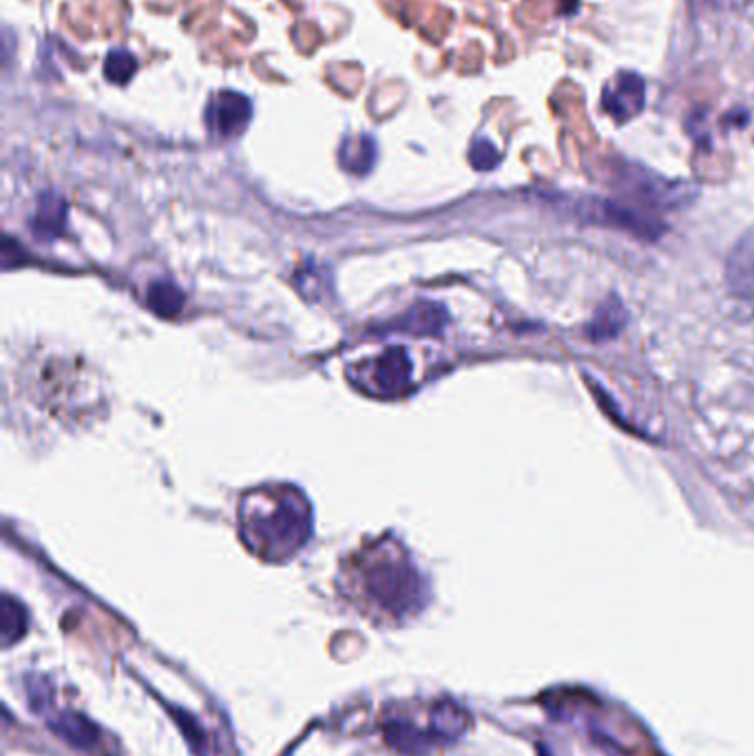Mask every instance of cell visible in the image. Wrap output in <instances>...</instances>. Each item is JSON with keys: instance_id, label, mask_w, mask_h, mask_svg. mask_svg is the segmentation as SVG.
I'll return each instance as SVG.
<instances>
[{"instance_id": "cell-1", "label": "cell", "mask_w": 754, "mask_h": 756, "mask_svg": "<svg viewBox=\"0 0 754 756\" xmlns=\"http://www.w3.org/2000/svg\"><path fill=\"white\" fill-rule=\"evenodd\" d=\"M341 591L376 622L398 624L425 606V582L400 542L363 544L341 565Z\"/></svg>"}, {"instance_id": "cell-2", "label": "cell", "mask_w": 754, "mask_h": 756, "mask_svg": "<svg viewBox=\"0 0 754 756\" xmlns=\"http://www.w3.org/2000/svg\"><path fill=\"white\" fill-rule=\"evenodd\" d=\"M244 546L263 562L295 558L312 535V507L295 485H263L244 494L237 509Z\"/></svg>"}, {"instance_id": "cell-3", "label": "cell", "mask_w": 754, "mask_h": 756, "mask_svg": "<svg viewBox=\"0 0 754 756\" xmlns=\"http://www.w3.org/2000/svg\"><path fill=\"white\" fill-rule=\"evenodd\" d=\"M91 392L94 383L85 365L76 368L66 361L51 359V363L40 370V402L55 417H87V411L94 409L87 398Z\"/></svg>"}, {"instance_id": "cell-4", "label": "cell", "mask_w": 754, "mask_h": 756, "mask_svg": "<svg viewBox=\"0 0 754 756\" xmlns=\"http://www.w3.org/2000/svg\"><path fill=\"white\" fill-rule=\"evenodd\" d=\"M353 383L376 398H398L411 387V363L405 348L394 346L355 370Z\"/></svg>"}, {"instance_id": "cell-5", "label": "cell", "mask_w": 754, "mask_h": 756, "mask_svg": "<svg viewBox=\"0 0 754 756\" xmlns=\"http://www.w3.org/2000/svg\"><path fill=\"white\" fill-rule=\"evenodd\" d=\"M252 117V102L237 91H220L209 100L203 120L218 140H233L242 135Z\"/></svg>"}, {"instance_id": "cell-6", "label": "cell", "mask_w": 754, "mask_h": 756, "mask_svg": "<svg viewBox=\"0 0 754 756\" xmlns=\"http://www.w3.org/2000/svg\"><path fill=\"white\" fill-rule=\"evenodd\" d=\"M726 286L741 306L754 312V228L739 237L726 259Z\"/></svg>"}, {"instance_id": "cell-7", "label": "cell", "mask_w": 754, "mask_h": 756, "mask_svg": "<svg viewBox=\"0 0 754 756\" xmlns=\"http://www.w3.org/2000/svg\"><path fill=\"white\" fill-rule=\"evenodd\" d=\"M646 104V83L640 74H617L602 94V107L615 122H629L642 113Z\"/></svg>"}, {"instance_id": "cell-8", "label": "cell", "mask_w": 754, "mask_h": 756, "mask_svg": "<svg viewBox=\"0 0 754 756\" xmlns=\"http://www.w3.org/2000/svg\"><path fill=\"white\" fill-rule=\"evenodd\" d=\"M338 158H341L343 169L350 171V173H357V175H363L374 164V140L368 135L350 137V140L343 142Z\"/></svg>"}, {"instance_id": "cell-9", "label": "cell", "mask_w": 754, "mask_h": 756, "mask_svg": "<svg viewBox=\"0 0 754 756\" xmlns=\"http://www.w3.org/2000/svg\"><path fill=\"white\" fill-rule=\"evenodd\" d=\"M625 323H627V312H625L622 303L617 301L615 297H610L604 306H600V310L591 323V336L597 340L610 338L615 334H620Z\"/></svg>"}, {"instance_id": "cell-10", "label": "cell", "mask_w": 754, "mask_h": 756, "mask_svg": "<svg viewBox=\"0 0 754 756\" xmlns=\"http://www.w3.org/2000/svg\"><path fill=\"white\" fill-rule=\"evenodd\" d=\"M147 301H149V308L164 317V319H171L175 314H180L182 306H184V295L177 286H173L171 282H158L149 288V295H147Z\"/></svg>"}, {"instance_id": "cell-11", "label": "cell", "mask_w": 754, "mask_h": 756, "mask_svg": "<svg viewBox=\"0 0 754 756\" xmlns=\"http://www.w3.org/2000/svg\"><path fill=\"white\" fill-rule=\"evenodd\" d=\"M0 631H3L5 646H12L14 642H18L27 631V612L12 597H5L3 606H0Z\"/></svg>"}, {"instance_id": "cell-12", "label": "cell", "mask_w": 754, "mask_h": 756, "mask_svg": "<svg viewBox=\"0 0 754 756\" xmlns=\"http://www.w3.org/2000/svg\"><path fill=\"white\" fill-rule=\"evenodd\" d=\"M55 730L76 747H94L98 743V730L78 715H64L55 721Z\"/></svg>"}, {"instance_id": "cell-13", "label": "cell", "mask_w": 754, "mask_h": 756, "mask_svg": "<svg viewBox=\"0 0 754 756\" xmlns=\"http://www.w3.org/2000/svg\"><path fill=\"white\" fill-rule=\"evenodd\" d=\"M64 201L55 195H45L38 203V211L34 218V231L45 235H55L64 226Z\"/></svg>"}, {"instance_id": "cell-14", "label": "cell", "mask_w": 754, "mask_h": 756, "mask_svg": "<svg viewBox=\"0 0 754 756\" xmlns=\"http://www.w3.org/2000/svg\"><path fill=\"white\" fill-rule=\"evenodd\" d=\"M137 74V60L126 49H113L104 58V78L113 85H128Z\"/></svg>"}, {"instance_id": "cell-15", "label": "cell", "mask_w": 754, "mask_h": 756, "mask_svg": "<svg viewBox=\"0 0 754 756\" xmlns=\"http://www.w3.org/2000/svg\"><path fill=\"white\" fill-rule=\"evenodd\" d=\"M469 162L478 171H492L500 162L498 149L490 140H475L469 151Z\"/></svg>"}, {"instance_id": "cell-16", "label": "cell", "mask_w": 754, "mask_h": 756, "mask_svg": "<svg viewBox=\"0 0 754 756\" xmlns=\"http://www.w3.org/2000/svg\"><path fill=\"white\" fill-rule=\"evenodd\" d=\"M537 756H552V752H548L546 747H537Z\"/></svg>"}]
</instances>
